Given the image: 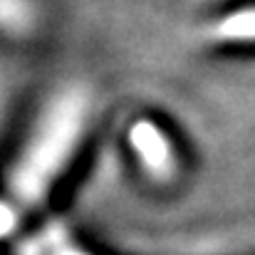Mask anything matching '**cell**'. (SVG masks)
<instances>
[{
    "label": "cell",
    "instance_id": "obj_1",
    "mask_svg": "<svg viewBox=\"0 0 255 255\" xmlns=\"http://www.w3.org/2000/svg\"><path fill=\"white\" fill-rule=\"evenodd\" d=\"M89 119L92 97L85 87H62L47 99L10 169V191L20 203L32 206L50 191L85 141Z\"/></svg>",
    "mask_w": 255,
    "mask_h": 255
},
{
    "label": "cell",
    "instance_id": "obj_2",
    "mask_svg": "<svg viewBox=\"0 0 255 255\" xmlns=\"http://www.w3.org/2000/svg\"><path fill=\"white\" fill-rule=\"evenodd\" d=\"M206 40L221 47H255V0L211 17L206 25Z\"/></svg>",
    "mask_w": 255,
    "mask_h": 255
},
{
    "label": "cell",
    "instance_id": "obj_3",
    "mask_svg": "<svg viewBox=\"0 0 255 255\" xmlns=\"http://www.w3.org/2000/svg\"><path fill=\"white\" fill-rule=\"evenodd\" d=\"M129 141L131 149L136 151V156L141 159V164L154 173H169L173 169V151H171L169 136L149 119L139 122L131 127L129 131Z\"/></svg>",
    "mask_w": 255,
    "mask_h": 255
},
{
    "label": "cell",
    "instance_id": "obj_4",
    "mask_svg": "<svg viewBox=\"0 0 255 255\" xmlns=\"http://www.w3.org/2000/svg\"><path fill=\"white\" fill-rule=\"evenodd\" d=\"M40 25L35 0H0V32L10 37H30Z\"/></svg>",
    "mask_w": 255,
    "mask_h": 255
},
{
    "label": "cell",
    "instance_id": "obj_5",
    "mask_svg": "<svg viewBox=\"0 0 255 255\" xmlns=\"http://www.w3.org/2000/svg\"><path fill=\"white\" fill-rule=\"evenodd\" d=\"M12 226H15V211L0 201V236H5Z\"/></svg>",
    "mask_w": 255,
    "mask_h": 255
},
{
    "label": "cell",
    "instance_id": "obj_6",
    "mask_svg": "<svg viewBox=\"0 0 255 255\" xmlns=\"http://www.w3.org/2000/svg\"><path fill=\"white\" fill-rule=\"evenodd\" d=\"M60 255H85V253H80V251H65V253H60Z\"/></svg>",
    "mask_w": 255,
    "mask_h": 255
}]
</instances>
